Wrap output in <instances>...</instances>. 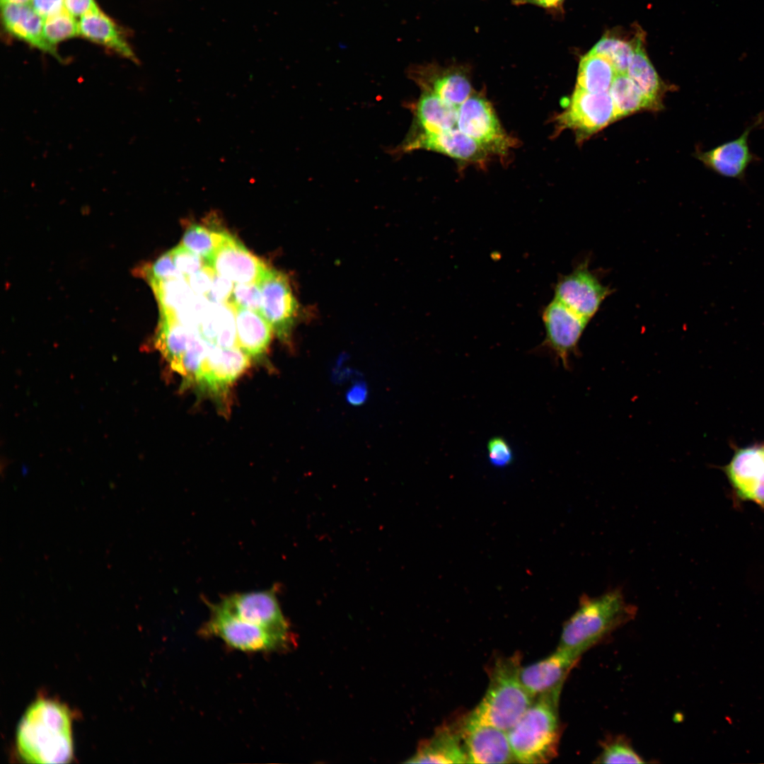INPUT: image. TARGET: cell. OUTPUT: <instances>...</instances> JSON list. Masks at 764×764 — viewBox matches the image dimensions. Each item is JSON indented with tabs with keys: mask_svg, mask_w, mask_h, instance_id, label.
<instances>
[{
	"mask_svg": "<svg viewBox=\"0 0 764 764\" xmlns=\"http://www.w3.org/2000/svg\"><path fill=\"white\" fill-rule=\"evenodd\" d=\"M258 284L262 291L260 314L280 338L286 340L299 313L288 277L269 267Z\"/></svg>",
	"mask_w": 764,
	"mask_h": 764,
	"instance_id": "8fae6325",
	"label": "cell"
},
{
	"mask_svg": "<svg viewBox=\"0 0 764 764\" xmlns=\"http://www.w3.org/2000/svg\"><path fill=\"white\" fill-rule=\"evenodd\" d=\"M579 661L557 649L548 656L521 666L520 678L533 699L542 695L561 692L566 678Z\"/></svg>",
	"mask_w": 764,
	"mask_h": 764,
	"instance_id": "d6986e66",
	"label": "cell"
},
{
	"mask_svg": "<svg viewBox=\"0 0 764 764\" xmlns=\"http://www.w3.org/2000/svg\"><path fill=\"white\" fill-rule=\"evenodd\" d=\"M542 319L545 336L539 348L560 361L565 369H570V357L579 355V342L590 321L555 299L544 308Z\"/></svg>",
	"mask_w": 764,
	"mask_h": 764,
	"instance_id": "ba28073f",
	"label": "cell"
},
{
	"mask_svg": "<svg viewBox=\"0 0 764 764\" xmlns=\"http://www.w3.org/2000/svg\"><path fill=\"white\" fill-rule=\"evenodd\" d=\"M637 612L620 588L596 597L584 594L578 608L563 625L557 649L579 660L584 652L633 620Z\"/></svg>",
	"mask_w": 764,
	"mask_h": 764,
	"instance_id": "7a4b0ae2",
	"label": "cell"
},
{
	"mask_svg": "<svg viewBox=\"0 0 764 764\" xmlns=\"http://www.w3.org/2000/svg\"><path fill=\"white\" fill-rule=\"evenodd\" d=\"M616 120L651 106L637 84L627 74H617L609 89Z\"/></svg>",
	"mask_w": 764,
	"mask_h": 764,
	"instance_id": "f1b7e54d",
	"label": "cell"
},
{
	"mask_svg": "<svg viewBox=\"0 0 764 764\" xmlns=\"http://www.w3.org/2000/svg\"><path fill=\"white\" fill-rule=\"evenodd\" d=\"M635 47V40L630 42L603 37L590 50L608 59L617 74H627Z\"/></svg>",
	"mask_w": 764,
	"mask_h": 764,
	"instance_id": "4dcf8cb0",
	"label": "cell"
},
{
	"mask_svg": "<svg viewBox=\"0 0 764 764\" xmlns=\"http://www.w3.org/2000/svg\"><path fill=\"white\" fill-rule=\"evenodd\" d=\"M206 264L236 284L258 283L269 268L228 233Z\"/></svg>",
	"mask_w": 764,
	"mask_h": 764,
	"instance_id": "e0dca14e",
	"label": "cell"
},
{
	"mask_svg": "<svg viewBox=\"0 0 764 764\" xmlns=\"http://www.w3.org/2000/svg\"><path fill=\"white\" fill-rule=\"evenodd\" d=\"M600 744L601 751L594 763H644L645 762L625 736H608L601 741Z\"/></svg>",
	"mask_w": 764,
	"mask_h": 764,
	"instance_id": "1f68e13d",
	"label": "cell"
},
{
	"mask_svg": "<svg viewBox=\"0 0 764 764\" xmlns=\"http://www.w3.org/2000/svg\"><path fill=\"white\" fill-rule=\"evenodd\" d=\"M17 749L30 763H66L73 758L71 720L68 708L40 699L25 711L17 727Z\"/></svg>",
	"mask_w": 764,
	"mask_h": 764,
	"instance_id": "6da1fadb",
	"label": "cell"
},
{
	"mask_svg": "<svg viewBox=\"0 0 764 764\" xmlns=\"http://www.w3.org/2000/svg\"><path fill=\"white\" fill-rule=\"evenodd\" d=\"M170 253L175 267L185 276V279L207 265L203 258L191 252L182 244L173 248Z\"/></svg>",
	"mask_w": 764,
	"mask_h": 764,
	"instance_id": "8d00e7d4",
	"label": "cell"
},
{
	"mask_svg": "<svg viewBox=\"0 0 764 764\" xmlns=\"http://www.w3.org/2000/svg\"><path fill=\"white\" fill-rule=\"evenodd\" d=\"M31 0H1V4H27Z\"/></svg>",
	"mask_w": 764,
	"mask_h": 764,
	"instance_id": "f6af8a7d",
	"label": "cell"
},
{
	"mask_svg": "<svg viewBox=\"0 0 764 764\" xmlns=\"http://www.w3.org/2000/svg\"><path fill=\"white\" fill-rule=\"evenodd\" d=\"M560 692L542 695L507 731L515 762L548 763L558 753L562 724L558 713Z\"/></svg>",
	"mask_w": 764,
	"mask_h": 764,
	"instance_id": "3957f363",
	"label": "cell"
},
{
	"mask_svg": "<svg viewBox=\"0 0 764 764\" xmlns=\"http://www.w3.org/2000/svg\"><path fill=\"white\" fill-rule=\"evenodd\" d=\"M79 28V34L85 38L112 49L134 62L137 61L117 26L99 8L81 16Z\"/></svg>",
	"mask_w": 764,
	"mask_h": 764,
	"instance_id": "cb8c5ba5",
	"label": "cell"
},
{
	"mask_svg": "<svg viewBox=\"0 0 764 764\" xmlns=\"http://www.w3.org/2000/svg\"><path fill=\"white\" fill-rule=\"evenodd\" d=\"M763 127L764 112H761L739 137L707 151H697L696 157L707 168L716 174L744 181L749 166L759 160L751 151L749 135L754 129Z\"/></svg>",
	"mask_w": 764,
	"mask_h": 764,
	"instance_id": "4fadbf2b",
	"label": "cell"
},
{
	"mask_svg": "<svg viewBox=\"0 0 764 764\" xmlns=\"http://www.w3.org/2000/svg\"><path fill=\"white\" fill-rule=\"evenodd\" d=\"M724 473L736 499L764 510V443L737 449Z\"/></svg>",
	"mask_w": 764,
	"mask_h": 764,
	"instance_id": "9a60e30c",
	"label": "cell"
},
{
	"mask_svg": "<svg viewBox=\"0 0 764 764\" xmlns=\"http://www.w3.org/2000/svg\"><path fill=\"white\" fill-rule=\"evenodd\" d=\"M412 105L413 123L409 133H435L456 128L458 105L424 91Z\"/></svg>",
	"mask_w": 764,
	"mask_h": 764,
	"instance_id": "44dd1931",
	"label": "cell"
},
{
	"mask_svg": "<svg viewBox=\"0 0 764 764\" xmlns=\"http://www.w3.org/2000/svg\"><path fill=\"white\" fill-rule=\"evenodd\" d=\"M521 655L497 657L488 668L489 683L480 703L468 715L480 722L508 731L533 698L520 678Z\"/></svg>",
	"mask_w": 764,
	"mask_h": 764,
	"instance_id": "277c9868",
	"label": "cell"
},
{
	"mask_svg": "<svg viewBox=\"0 0 764 764\" xmlns=\"http://www.w3.org/2000/svg\"><path fill=\"white\" fill-rule=\"evenodd\" d=\"M233 308H243L260 313L262 291L257 282L238 283L228 302Z\"/></svg>",
	"mask_w": 764,
	"mask_h": 764,
	"instance_id": "836d02e7",
	"label": "cell"
},
{
	"mask_svg": "<svg viewBox=\"0 0 764 764\" xmlns=\"http://www.w3.org/2000/svg\"><path fill=\"white\" fill-rule=\"evenodd\" d=\"M158 301L160 315L175 319V316L196 294L184 279L150 282Z\"/></svg>",
	"mask_w": 764,
	"mask_h": 764,
	"instance_id": "83f0119b",
	"label": "cell"
},
{
	"mask_svg": "<svg viewBox=\"0 0 764 764\" xmlns=\"http://www.w3.org/2000/svg\"><path fill=\"white\" fill-rule=\"evenodd\" d=\"M236 316L237 346L249 357H260L267 349L273 330L258 312L233 308Z\"/></svg>",
	"mask_w": 764,
	"mask_h": 764,
	"instance_id": "603a6c76",
	"label": "cell"
},
{
	"mask_svg": "<svg viewBox=\"0 0 764 764\" xmlns=\"http://www.w3.org/2000/svg\"><path fill=\"white\" fill-rule=\"evenodd\" d=\"M250 364L249 356L239 347L222 348L209 342L195 382L214 393L226 390Z\"/></svg>",
	"mask_w": 764,
	"mask_h": 764,
	"instance_id": "ac0fdd59",
	"label": "cell"
},
{
	"mask_svg": "<svg viewBox=\"0 0 764 764\" xmlns=\"http://www.w3.org/2000/svg\"><path fill=\"white\" fill-rule=\"evenodd\" d=\"M627 74L639 87L652 110L661 107L664 86L644 52L640 37L635 39Z\"/></svg>",
	"mask_w": 764,
	"mask_h": 764,
	"instance_id": "484cf974",
	"label": "cell"
},
{
	"mask_svg": "<svg viewBox=\"0 0 764 764\" xmlns=\"http://www.w3.org/2000/svg\"><path fill=\"white\" fill-rule=\"evenodd\" d=\"M149 282L173 279H184L185 276L175 267L170 251L161 255L145 270Z\"/></svg>",
	"mask_w": 764,
	"mask_h": 764,
	"instance_id": "d590c367",
	"label": "cell"
},
{
	"mask_svg": "<svg viewBox=\"0 0 764 764\" xmlns=\"http://www.w3.org/2000/svg\"><path fill=\"white\" fill-rule=\"evenodd\" d=\"M43 34L46 42L54 47L59 42L79 34V23L73 16L64 9L45 19Z\"/></svg>",
	"mask_w": 764,
	"mask_h": 764,
	"instance_id": "d6a6232c",
	"label": "cell"
},
{
	"mask_svg": "<svg viewBox=\"0 0 764 764\" xmlns=\"http://www.w3.org/2000/svg\"><path fill=\"white\" fill-rule=\"evenodd\" d=\"M218 604L243 620L289 636V623L282 613L275 589L234 594Z\"/></svg>",
	"mask_w": 764,
	"mask_h": 764,
	"instance_id": "5bb4252c",
	"label": "cell"
},
{
	"mask_svg": "<svg viewBox=\"0 0 764 764\" xmlns=\"http://www.w3.org/2000/svg\"><path fill=\"white\" fill-rule=\"evenodd\" d=\"M616 74L608 59L589 52L580 59L576 88L593 93L608 92Z\"/></svg>",
	"mask_w": 764,
	"mask_h": 764,
	"instance_id": "4316f807",
	"label": "cell"
},
{
	"mask_svg": "<svg viewBox=\"0 0 764 764\" xmlns=\"http://www.w3.org/2000/svg\"><path fill=\"white\" fill-rule=\"evenodd\" d=\"M515 6L532 4L550 11H560L565 0H511Z\"/></svg>",
	"mask_w": 764,
	"mask_h": 764,
	"instance_id": "7bdbcfd3",
	"label": "cell"
},
{
	"mask_svg": "<svg viewBox=\"0 0 764 764\" xmlns=\"http://www.w3.org/2000/svg\"><path fill=\"white\" fill-rule=\"evenodd\" d=\"M214 274L215 271L206 265L199 271L188 276L186 281L195 294L206 296L211 287Z\"/></svg>",
	"mask_w": 764,
	"mask_h": 764,
	"instance_id": "ab89813d",
	"label": "cell"
},
{
	"mask_svg": "<svg viewBox=\"0 0 764 764\" xmlns=\"http://www.w3.org/2000/svg\"><path fill=\"white\" fill-rule=\"evenodd\" d=\"M609 92L593 93L575 88L567 106L557 116V130L569 129L579 139L594 134L615 120Z\"/></svg>",
	"mask_w": 764,
	"mask_h": 764,
	"instance_id": "9c48e42d",
	"label": "cell"
},
{
	"mask_svg": "<svg viewBox=\"0 0 764 764\" xmlns=\"http://www.w3.org/2000/svg\"><path fill=\"white\" fill-rule=\"evenodd\" d=\"M227 233L210 228L209 226L192 224L185 231L181 244L206 262L220 246Z\"/></svg>",
	"mask_w": 764,
	"mask_h": 764,
	"instance_id": "f546056e",
	"label": "cell"
},
{
	"mask_svg": "<svg viewBox=\"0 0 764 764\" xmlns=\"http://www.w3.org/2000/svg\"><path fill=\"white\" fill-rule=\"evenodd\" d=\"M598 276L589 268L586 259L567 274H561L554 287V299L590 321L603 302L612 294Z\"/></svg>",
	"mask_w": 764,
	"mask_h": 764,
	"instance_id": "52a82bcc",
	"label": "cell"
},
{
	"mask_svg": "<svg viewBox=\"0 0 764 764\" xmlns=\"http://www.w3.org/2000/svg\"><path fill=\"white\" fill-rule=\"evenodd\" d=\"M199 335L197 330L183 325L175 318L161 316L156 346L174 370Z\"/></svg>",
	"mask_w": 764,
	"mask_h": 764,
	"instance_id": "d4e9b609",
	"label": "cell"
},
{
	"mask_svg": "<svg viewBox=\"0 0 764 764\" xmlns=\"http://www.w3.org/2000/svg\"><path fill=\"white\" fill-rule=\"evenodd\" d=\"M232 281L215 272L206 298L212 303H228L233 291Z\"/></svg>",
	"mask_w": 764,
	"mask_h": 764,
	"instance_id": "f35d334b",
	"label": "cell"
},
{
	"mask_svg": "<svg viewBox=\"0 0 764 764\" xmlns=\"http://www.w3.org/2000/svg\"><path fill=\"white\" fill-rule=\"evenodd\" d=\"M210 607V618L203 633L219 637L232 648L253 652L274 651L284 647L289 640V636L243 620L218 603Z\"/></svg>",
	"mask_w": 764,
	"mask_h": 764,
	"instance_id": "8992f818",
	"label": "cell"
},
{
	"mask_svg": "<svg viewBox=\"0 0 764 764\" xmlns=\"http://www.w3.org/2000/svg\"><path fill=\"white\" fill-rule=\"evenodd\" d=\"M34 10L44 19L64 10V0H32Z\"/></svg>",
	"mask_w": 764,
	"mask_h": 764,
	"instance_id": "60d3db41",
	"label": "cell"
},
{
	"mask_svg": "<svg viewBox=\"0 0 764 764\" xmlns=\"http://www.w3.org/2000/svg\"><path fill=\"white\" fill-rule=\"evenodd\" d=\"M488 460L496 468H505L514 459V451L509 442L502 436L490 438L487 443Z\"/></svg>",
	"mask_w": 764,
	"mask_h": 764,
	"instance_id": "74e56055",
	"label": "cell"
},
{
	"mask_svg": "<svg viewBox=\"0 0 764 764\" xmlns=\"http://www.w3.org/2000/svg\"><path fill=\"white\" fill-rule=\"evenodd\" d=\"M64 6L73 16H83L98 8L94 0H64Z\"/></svg>",
	"mask_w": 764,
	"mask_h": 764,
	"instance_id": "b9f144b4",
	"label": "cell"
},
{
	"mask_svg": "<svg viewBox=\"0 0 764 764\" xmlns=\"http://www.w3.org/2000/svg\"><path fill=\"white\" fill-rule=\"evenodd\" d=\"M214 345L222 348L238 347L235 311L229 303H221V323Z\"/></svg>",
	"mask_w": 764,
	"mask_h": 764,
	"instance_id": "e575fe53",
	"label": "cell"
},
{
	"mask_svg": "<svg viewBox=\"0 0 764 764\" xmlns=\"http://www.w3.org/2000/svg\"><path fill=\"white\" fill-rule=\"evenodd\" d=\"M364 390L361 387L357 386L352 389L349 394V400L357 403L361 401L364 397Z\"/></svg>",
	"mask_w": 764,
	"mask_h": 764,
	"instance_id": "ee69618b",
	"label": "cell"
},
{
	"mask_svg": "<svg viewBox=\"0 0 764 764\" xmlns=\"http://www.w3.org/2000/svg\"><path fill=\"white\" fill-rule=\"evenodd\" d=\"M408 763H468L458 725H444L422 742Z\"/></svg>",
	"mask_w": 764,
	"mask_h": 764,
	"instance_id": "ffe728a7",
	"label": "cell"
},
{
	"mask_svg": "<svg viewBox=\"0 0 764 764\" xmlns=\"http://www.w3.org/2000/svg\"><path fill=\"white\" fill-rule=\"evenodd\" d=\"M458 725L468 763L515 762L507 731L468 714Z\"/></svg>",
	"mask_w": 764,
	"mask_h": 764,
	"instance_id": "7c38bea8",
	"label": "cell"
},
{
	"mask_svg": "<svg viewBox=\"0 0 764 764\" xmlns=\"http://www.w3.org/2000/svg\"><path fill=\"white\" fill-rule=\"evenodd\" d=\"M402 152L425 149L446 155L459 162L485 164L492 156L478 141L458 130L409 133L399 147Z\"/></svg>",
	"mask_w": 764,
	"mask_h": 764,
	"instance_id": "2e32d148",
	"label": "cell"
},
{
	"mask_svg": "<svg viewBox=\"0 0 764 764\" xmlns=\"http://www.w3.org/2000/svg\"><path fill=\"white\" fill-rule=\"evenodd\" d=\"M410 77L421 91L429 92L451 104L463 103L474 91L468 66L451 63L441 66L436 62L414 65L409 69Z\"/></svg>",
	"mask_w": 764,
	"mask_h": 764,
	"instance_id": "30bf717a",
	"label": "cell"
},
{
	"mask_svg": "<svg viewBox=\"0 0 764 764\" xmlns=\"http://www.w3.org/2000/svg\"><path fill=\"white\" fill-rule=\"evenodd\" d=\"M456 128L478 141L492 156H506L516 144L502 127L490 102L475 91L458 105Z\"/></svg>",
	"mask_w": 764,
	"mask_h": 764,
	"instance_id": "5b68a950",
	"label": "cell"
},
{
	"mask_svg": "<svg viewBox=\"0 0 764 764\" xmlns=\"http://www.w3.org/2000/svg\"><path fill=\"white\" fill-rule=\"evenodd\" d=\"M1 16L6 29L13 35L43 51L52 54L54 47L45 40L43 34L45 19L28 4H1Z\"/></svg>",
	"mask_w": 764,
	"mask_h": 764,
	"instance_id": "7402d4cb",
	"label": "cell"
}]
</instances>
